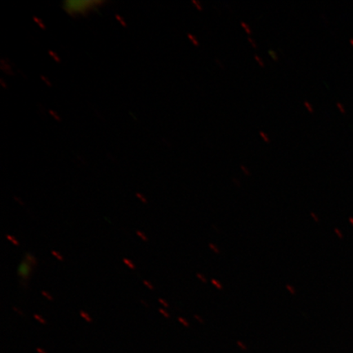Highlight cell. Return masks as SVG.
<instances>
[{"instance_id":"cell-1","label":"cell","mask_w":353,"mask_h":353,"mask_svg":"<svg viewBox=\"0 0 353 353\" xmlns=\"http://www.w3.org/2000/svg\"><path fill=\"white\" fill-rule=\"evenodd\" d=\"M104 3L103 1H68L64 3V10L70 16L85 15L88 11L94 10L97 6Z\"/></svg>"},{"instance_id":"cell-2","label":"cell","mask_w":353,"mask_h":353,"mask_svg":"<svg viewBox=\"0 0 353 353\" xmlns=\"http://www.w3.org/2000/svg\"><path fill=\"white\" fill-rule=\"evenodd\" d=\"M37 265V260L30 253L26 254L24 260H22L19 268V276L21 285L28 287L30 276H32L34 268Z\"/></svg>"},{"instance_id":"cell-3","label":"cell","mask_w":353,"mask_h":353,"mask_svg":"<svg viewBox=\"0 0 353 353\" xmlns=\"http://www.w3.org/2000/svg\"><path fill=\"white\" fill-rule=\"evenodd\" d=\"M188 37L190 39V41H191L192 43L193 46H195L196 47L200 46V43H199L198 39H196L195 35H193L191 33H188Z\"/></svg>"},{"instance_id":"cell-4","label":"cell","mask_w":353,"mask_h":353,"mask_svg":"<svg viewBox=\"0 0 353 353\" xmlns=\"http://www.w3.org/2000/svg\"><path fill=\"white\" fill-rule=\"evenodd\" d=\"M33 20L35 23H37L42 30H46V26L43 24V22L41 19H39V17L34 16L33 17Z\"/></svg>"},{"instance_id":"cell-5","label":"cell","mask_w":353,"mask_h":353,"mask_svg":"<svg viewBox=\"0 0 353 353\" xmlns=\"http://www.w3.org/2000/svg\"><path fill=\"white\" fill-rule=\"evenodd\" d=\"M48 54L52 57V59H54L56 63H61V59L59 56H57L54 52H52L51 50L48 51Z\"/></svg>"},{"instance_id":"cell-6","label":"cell","mask_w":353,"mask_h":353,"mask_svg":"<svg viewBox=\"0 0 353 353\" xmlns=\"http://www.w3.org/2000/svg\"><path fill=\"white\" fill-rule=\"evenodd\" d=\"M116 19L117 20L120 22L121 25L123 26V28H127V23L125 19H123V17L121 15L116 14Z\"/></svg>"},{"instance_id":"cell-7","label":"cell","mask_w":353,"mask_h":353,"mask_svg":"<svg viewBox=\"0 0 353 353\" xmlns=\"http://www.w3.org/2000/svg\"><path fill=\"white\" fill-rule=\"evenodd\" d=\"M241 26H242L243 29H244V30H245V32H246L247 34H250L251 33H252V32H251V29H250V26H249V25H247V24L245 23V22L242 21V22H241Z\"/></svg>"},{"instance_id":"cell-8","label":"cell","mask_w":353,"mask_h":353,"mask_svg":"<svg viewBox=\"0 0 353 353\" xmlns=\"http://www.w3.org/2000/svg\"><path fill=\"white\" fill-rule=\"evenodd\" d=\"M259 134H260V136L262 137V139L264 141V142H266L268 143H270V139H269V137L266 134H265L264 132L260 131Z\"/></svg>"},{"instance_id":"cell-9","label":"cell","mask_w":353,"mask_h":353,"mask_svg":"<svg viewBox=\"0 0 353 353\" xmlns=\"http://www.w3.org/2000/svg\"><path fill=\"white\" fill-rule=\"evenodd\" d=\"M123 263H125V264L128 265V266L130 267V268L132 269V270H135V266H134V264L132 263L130 260L129 259H123Z\"/></svg>"},{"instance_id":"cell-10","label":"cell","mask_w":353,"mask_h":353,"mask_svg":"<svg viewBox=\"0 0 353 353\" xmlns=\"http://www.w3.org/2000/svg\"><path fill=\"white\" fill-rule=\"evenodd\" d=\"M50 114H51V116H52V117H54V120H55V121H59V122H60V121H61V117L59 116V114H57V113H55V112H54V110H50Z\"/></svg>"},{"instance_id":"cell-11","label":"cell","mask_w":353,"mask_h":353,"mask_svg":"<svg viewBox=\"0 0 353 353\" xmlns=\"http://www.w3.org/2000/svg\"><path fill=\"white\" fill-rule=\"evenodd\" d=\"M81 316L83 317V319H85L88 322H92V319L90 316L87 314L86 312L81 311Z\"/></svg>"},{"instance_id":"cell-12","label":"cell","mask_w":353,"mask_h":353,"mask_svg":"<svg viewBox=\"0 0 353 353\" xmlns=\"http://www.w3.org/2000/svg\"><path fill=\"white\" fill-rule=\"evenodd\" d=\"M192 3L194 4H195V6L196 7V8H197V10L199 11H202L203 10V7H202V6H201L200 2L196 1V0H192Z\"/></svg>"},{"instance_id":"cell-13","label":"cell","mask_w":353,"mask_h":353,"mask_svg":"<svg viewBox=\"0 0 353 353\" xmlns=\"http://www.w3.org/2000/svg\"><path fill=\"white\" fill-rule=\"evenodd\" d=\"M7 238L8 240L11 241L12 243H13V244H14L15 245H17V246L20 245L19 242L17 241V240H15V238H13L12 236H10V235H8Z\"/></svg>"},{"instance_id":"cell-14","label":"cell","mask_w":353,"mask_h":353,"mask_svg":"<svg viewBox=\"0 0 353 353\" xmlns=\"http://www.w3.org/2000/svg\"><path fill=\"white\" fill-rule=\"evenodd\" d=\"M254 59L256 61H257V63L259 64V65L264 66V63L261 57H259L258 55L254 56Z\"/></svg>"},{"instance_id":"cell-15","label":"cell","mask_w":353,"mask_h":353,"mask_svg":"<svg viewBox=\"0 0 353 353\" xmlns=\"http://www.w3.org/2000/svg\"><path fill=\"white\" fill-rule=\"evenodd\" d=\"M41 78L42 79V81L46 83V85L48 86V87H52V83L50 81V79H48L47 77H43V76H41Z\"/></svg>"},{"instance_id":"cell-16","label":"cell","mask_w":353,"mask_h":353,"mask_svg":"<svg viewBox=\"0 0 353 353\" xmlns=\"http://www.w3.org/2000/svg\"><path fill=\"white\" fill-rule=\"evenodd\" d=\"M34 319H37V321H39V322H41V323H42V324H46V323H47L46 321V320H43L41 316H39V315H37V314H35V315L34 316Z\"/></svg>"},{"instance_id":"cell-17","label":"cell","mask_w":353,"mask_h":353,"mask_svg":"<svg viewBox=\"0 0 353 353\" xmlns=\"http://www.w3.org/2000/svg\"><path fill=\"white\" fill-rule=\"evenodd\" d=\"M268 54H269V55H270L272 57L273 60L277 61L278 57L274 51L269 50Z\"/></svg>"},{"instance_id":"cell-18","label":"cell","mask_w":353,"mask_h":353,"mask_svg":"<svg viewBox=\"0 0 353 353\" xmlns=\"http://www.w3.org/2000/svg\"><path fill=\"white\" fill-rule=\"evenodd\" d=\"M304 105H305V108L308 110L309 112L313 113V109L311 107L310 103H308V101H304Z\"/></svg>"},{"instance_id":"cell-19","label":"cell","mask_w":353,"mask_h":353,"mask_svg":"<svg viewBox=\"0 0 353 353\" xmlns=\"http://www.w3.org/2000/svg\"><path fill=\"white\" fill-rule=\"evenodd\" d=\"M42 294L44 297H46L48 300H50V301H54V298H52L50 294L46 292V291H42Z\"/></svg>"},{"instance_id":"cell-20","label":"cell","mask_w":353,"mask_h":353,"mask_svg":"<svg viewBox=\"0 0 353 353\" xmlns=\"http://www.w3.org/2000/svg\"><path fill=\"white\" fill-rule=\"evenodd\" d=\"M136 196H138L140 199V200L144 203V204H147L148 201L145 200V198L142 195V194L137 193Z\"/></svg>"},{"instance_id":"cell-21","label":"cell","mask_w":353,"mask_h":353,"mask_svg":"<svg viewBox=\"0 0 353 353\" xmlns=\"http://www.w3.org/2000/svg\"><path fill=\"white\" fill-rule=\"evenodd\" d=\"M52 254L55 256L57 259L60 260V261H63V258L61 257V255L59 253L56 252V251L52 250Z\"/></svg>"},{"instance_id":"cell-22","label":"cell","mask_w":353,"mask_h":353,"mask_svg":"<svg viewBox=\"0 0 353 353\" xmlns=\"http://www.w3.org/2000/svg\"><path fill=\"white\" fill-rule=\"evenodd\" d=\"M137 234H138L140 238H142V239H143L144 241H148V239L147 236H145L144 235V234H143V233H142V232H139V231H137Z\"/></svg>"},{"instance_id":"cell-23","label":"cell","mask_w":353,"mask_h":353,"mask_svg":"<svg viewBox=\"0 0 353 353\" xmlns=\"http://www.w3.org/2000/svg\"><path fill=\"white\" fill-rule=\"evenodd\" d=\"M159 311H160L161 314L164 315V316H165L166 319H170V315L169 314V313H167L165 310H163V309H160V310Z\"/></svg>"},{"instance_id":"cell-24","label":"cell","mask_w":353,"mask_h":353,"mask_svg":"<svg viewBox=\"0 0 353 353\" xmlns=\"http://www.w3.org/2000/svg\"><path fill=\"white\" fill-rule=\"evenodd\" d=\"M179 321L181 322V323H182V324H183L185 326H186V327H188L189 324L188 323V322H187L186 321H185V320H184V319H181V317H179Z\"/></svg>"},{"instance_id":"cell-25","label":"cell","mask_w":353,"mask_h":353,"mask_svg":"<svg viewBox=\"0 0 353 353\" xmlns=\"http://www.w3.org/2000/svg\"><path fill=\"white\" fill-rule=\"evenodd\" d=\"M241 170H243V172H244V173L246 175H250V172L248 171V170L246 169V168L244 165H241Z\"/></svg>"},{"instance_id":"cell-26","label":"cell","mask_w":353,"mask_h":353,"mask_svg":"<svg viewBox=\"0 0 353 353\" xmlns=\"http://www.w3.org/2000/svg\"><path fill=\"white\" fill-rule=\"evenodd\" d=\"M212 283H213L215 286H217V288L219 290H222V286H221L217 281L215 280L212 281Z\"/></svg>"},{"instance_id":"cell-27","label":"cell","mask_w":353,"mask_h":353,"mask_svg":"<svg viewBox=\"0 0 353 353\" xmlns=\"http://www.w3.org/2000/svg\"><path fill=\"white\" fill-rule=\"evenodd\" d=\"M143 282H144V284L145 285H147L150 290H154L152 285L150 284L148 281H144Z\"/></svg>"},{"instance_id":"cell-28","label":"cell","mask_w":353,"mask_h":353,"mask_svg":"<svg viewBox=\"0 0 353 353\" xmlns=\"http://www.w3.org/2000/svg\"><path fill=\"white\" fill-rule=\"evenodd\" d=\"M159 301H160L161 303L163 304V305L165 306V307H169V304H168L165 300H163L161 299H159Z\"/></svg>"},{"instance_id":"cell-29","label":"cell","mask_w":353,"mask_h":353,"mask_svg":"<svg viewBox=\"0 0 353 353\" xmlns=\"http://www.w3.org/2000/svg\"><path fill=\"white\" fill-rule=\"evenodd\" d=\"M248 41H250V43L251 44H252V46L254 48H257V44H256L255 41H253V39H251V38H248Z\"/></svg>"},{"instance_id":"cell-30","label":"cell","mask_w":353,"mask_h":353,"mask_svg":"<svg viewBox=\"0 0 353 353\" xmlns=\"http://www.w3.org/2000/svg\"><path fill=\"white\" fill-rule=\"evenodd\" d=\"M0 83H1L2 87L4 88V90H7L8 86H6V83H4V81H3V79H0Z\"/></svg>"},{"instance_id":"cell-31","label":"cell","mask_w":353,"mask_h":353,"mask_svg":"<svg viewBox=\"0 0 353 353\" xmlns=\"http://www.w3.org/2000/svg\"><path fill=\"white\" fill-rule=\"evenodd\" d=\"M210 247L212 250H213L214 251L215 253H217L219 254V251L217 248H216V247H214L213 245L212 244H210Z\"/></svg>"},{"instance_id":"cell-32","label":"cell","mask_w":353,"mask_h":353,"mask_svg":"<svg viewBox=\"0 0 353 353\" xmlns=\"http://www.w3.org/2000/svg\"><path fill=\"white\" fill-rule=\"evenodd\" d=\"M286 287H287V289H288L290 291L291 294H295V291H294V290L292 289V287H291L290 285H287Z\"/></svg>"},{"instance_id":"cell-33","label":"cell","mask_w":353,"mask_h":353,"mask_svg":"<svg viewBox=\"0 0 353 353\" xmlns=\"http://www.w3.org/2000/svg\"><path fill=\"white\" fill-rule=\"evenodd\" d=\"M197 276H198L199 278H201V279L203 281H204V282H205V283L206 280L205 279V277H204V276H202L201 274H198V275H197Z\"/></svg>"},{"instance_id":"cell-34","label":"cell","mask_w":353,"mask_h":353,"mask_svg":"<svg viewBox=\"0 0 353 353\" xmlns=\"http://www.w3.org/2000/svg\"><path fill=\"white\" fill-rule=\"evenodd\" d=\"M37 352H38L39 353H47V352H46L43 351V350H41V348H39V347L37 348Z\"/></svg>"}]
</instances>
